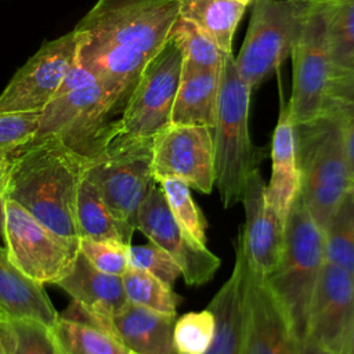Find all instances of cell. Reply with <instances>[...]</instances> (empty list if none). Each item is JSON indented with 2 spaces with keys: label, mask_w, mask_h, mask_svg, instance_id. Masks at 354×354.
Wrapping results in <instances>:
<instances>
[{
  "label": "cell",
  "mask_w": 354,
  "mask_h": 354,
  "mask_svg": "<svg viewBox=\"0 0 354 354\" xmlns=\"http://www.w3.org/2000/svg\"><path fill=\"white\" fill-rule=\"evenodd\" d=\"M234 1H236V3H241V4H243V6H249V4H252V3H254L256 0H234Z\"/></svg>",
  "instance_id": "bcb514c9"
},
{
  "label": "cell",
  "mask_w": 354,
  "mask_h": 354,
  "mask_svg": "<svg viewBox=\"0 0 354 354\" xmlns=\"http://www.w3.org/2000/svg\"><path fill=\"white\" fill-rule=\"evenodd\" d=\"M324 263V231L299 192L286 217L281 260L264 279L283 308L299 343L307 333L310 304Z\"/></svg>",
  "instance_id": "5b68a950"
},
{
  "label": "cell",
  "mask_w": 354,
  "mask_h": 354,
  "mask_svg": "<svg viewBox=\"0 0 354 354\" xmlns=\"http://www.w3.org/2000/svg\"><path fill=\"white\" fill-rule=\"evenodd\" d=\"M3 315H0V354H8L7 343L4 339V330H3Z\"/></svg>",
  "instance_id": "ee69618b"
},
{
  "label": "cell",
  "mask_w": 354,
  "mask_h": 354,
  "mask_svg": "<svg viewBox=\"0 0 354 354\" xmlns=\"http://www.w3.org/2000/svg\"><path fill=\"white\" fill-rule=\"evenodd\" d=\"M325 261L337 266L354 281V195L348 189L324 228Z\"/></svg>",
  "instance_id": "4316f807"
},
{
  "label": "cell",
  "mask_w": 354,
  "mask_h": 354,
  "mask_svg": "<svg viewBox=\"0 0 354 354\" xmlns=\"http://www.w3.org/2000/svg\"><path fill=\"white\" fill-rule=\"evenodd\" d=\"M10 166H11V156H0V194H4L7 180H8V173H10Z\"/></svg>",
  "instance_id": "60d3db41"
},
{
  "label": "cell",
  "mask_w": 354,
  "mask_h": 354,
  "mask_svg": "<svg viewBox=\"0 0 354 354\" xmlns=\"http://www.w3.org/2000/svg\"><path fill=\"white\" fill-rule=\"evenodd\" d=\"M79 239H111L131 243L134 230L120 221L109 209L95 185L83 174L76 199Z\"/></svg>",
  "instance_id": "cb8c5ba5"
},
{
  "label": "cell",
  "mask_w": 354,
  "mask_h": 354,
  "mask_svg": "<svg viewBox=\"0 0 354 354\" xmlns=\"http://www.w3.org/2000/svg\"><path fill=\"white\" fill-rule=\"evenodd\" d=\"M152 141L122 134L116 122L105 141L84 156L83 174L112 213L134 231L138 207L156 183L151 167Z\"/></svg>",
  "instance_id": "8992f818"
},
{
  "label": "cell",
  "mask_w": 354,
  "mask_h": 354,
  "mask_svg": "<svg viewBox=\"0 0 354 354\" xmlns=\"http://www.w3.org/2000/svg\"><path fill=\"white\" fill-rule=\"evenodd\" d=\"M122 108L101 82L55 95L40 112L36 138L55 137L88 156L115 129Z\"/></svg>",
  "instance_id": "ba28073f"
},
{
  "label": "cell",
  "mask_w": 354,
  "mask_h": 354,
  "mask_svg": "<svg viewBox=\"0 0 354 354\" xmlns=\"http://www.w3.org/2000/svg\"><path fill=\"white\" fill-rule=\"evenodd\" d=\"M332 76H354V53L340 66L333 69Z\"/></svg>",
  "instance_id": "b9f144b4"
},
{
  "label": "cell",
  "mask_w": 354,
  "mask_h": 354,
  "mask_svg": "<svg viewBox=\"0 0 354 354\" xmlns=\"http://www.w3.org/2000/svg\"><path fill=\"white\" fill-rule=\"evenodd\" d=\"M354 324V281L335 264L324 263L310 304L307 333L342 354Z\"/></svg>",
  "instance_id": "2e32d148"
},
{
  "label": "cell",
  "mask_w": 354,
  "mask_h": 354,
  "mask_svg": "<svg viewBox=\"0 0 354 354\" xmlns=\"http://www.w3.org/2000/svg\"><path fill=\"white\" fill-rule=\"evenodd\" d=\"M152 176L156 183L178 178L210 194L214 187V148L210 127L167 124L152 141Z\"/></svg>",
  "instance_id": "7c38bea8"
},
{
  "label": "cell",
  "mask_w": 354,
  "mask_h": 354,
  "mask_svg": "<svg viewBox=\"0 0 354 354\" xmlns=\"http://www.w3.org/2000/svg\"><path fill=\"white\" fill-rule=\"evenodd\" d=\"M62 314L104 328L129 351L138 354H176L173 344L176 314L158 313L129 303L126 308L112 317H100L84 311L75 301Z\"/></svg>",
  "instance_id": "ac0fdd59"
},
{
  "label": "cell",
  "mask_w": 354,
  "mask_h": 354,
  "mask_svg": "<svg viewBox=\"0 0 354 354\" xmlns=\"http://www.w3.org/2000/svg\"><path fill=\"white\" fill-rule=\"evenodd\" d=\"M350 191H351L353 195H354V178H353V181H351V184H350Z\"/></svg>",
  "instance_id": "7dc6e473"
},
{
  "label": "cell",
  "mask_w": 354,
  "mask_h": 354,
  "mask_svg": "<svg viewBox=\"0 0 354 354\" xmlns=\"http://www.w3.org/2000/svg\"><path fill=\"white\" fill-rule=\"evenodd\" d=\"M50 333L59 354H129L104 328L64 314L50 326Z\"/></svg>",
  "instance_id": "484cf974"
},
{
  "label": "cell",
  "mask_w": 354,
  "mask_h": 354,
  "mask_svg": "<svg viewBox=\"0 0 354 354\" xmlns=\"http://www.w3.org/2000/svg\"><path fill=\"white\" fill-rule=\"evenodd\" d=\"M216 329L213 313L206 307L189 311L174 322L173 344L176 354H206Z\"/></svg>",
  "instance_id": "4dcf8cb0"
},
{
  "label": "cell",
  "mask_w": 354,
  "mask_h": 354,
  "mask_svg": "<svg viewBox=\"0 0 354 354\" xmlns=\"http://www.w3.org/2000/svg\"><path fill=\"white\" fill-rule=\"evenodd\" d=\"M77 48L75 30L43 41L0 93V111H41L55 97Z\"/></svg>",
  "instance_id": "4fadbf2b"
},
{
  "label": "cell",
  "mask_w": 354,
  "mask_h": 354,
  "mask_svg": "<svg viewBox=\"0 0 354 354\" xmlns=\"http://www.w3.org/2000/svg\"><path fill=\"white\" fill-rule=\"evenodd\" d=\"M300 167V194L324 231L333 212L350 189L342 123L332 105L317 118L295 124Z\"/></svg>",
  "instance_id": "277c9868"
},
{
  "label": "cell",
  "mask_w": 354,
  "mask_h": 354,
  "mask_svg": "<svg viewBox=\"0 0 354 354\" xmlns=\"http://www.w3.org/2000/svg\"><path fill=\"white\" fill-rule=\"evenodd\" d=\"M178 0H97L76 24L77 61L123 108L147 64L166 46Z\"/></svg>",
  "instance_id": "6da1fadb"
},
{
  "label": "cell",
  "mask_w": 354,
  "mask_h": 354,
  "mask_svg": "<svg viewBox=\"0 0 354 354\" xmlns=\"http://www.w3.org/2000/svg\"><path fill=\"white\" fill-rule=\"evenodd\" d=\"M129 267L145 271L163 283L173 286L181 277V268L174 259L158 245L148 242L144 245H129Z\"/></svg>",
  "instance_id": "e575fe53"
},
{
  "label": "cell",
  "mask_w": 354,
  "mask_h": 354,
  "mask_svg": "<svg viewBox=\"0 0 354 354\" xmlns=\"http://www.w3.org/2000/svg\"><path fill=\"white\" fill-rule=\"evenodd\" d=\"M84 156L55 137L35 138L11 156L4 198L58 235L79 241L77 189Z\"/></svg>",
  "instance_id": "7a4b0ae2"
},
{
  "label": "cell",
  "mask_w": 354,
  "mask_h": 354,
  "mask_svg": "<svg viewBox=\"0 0 354 354\" xmlns=\"http://www.w3.org/2000/svg\"><path fill=\"white\" fill-rule=\"evenodd\" d=\"M292 95L288 101L295 124L321 115L329 101L333 58L329 36V0H310L292 53Z\"/></svg>",
  "instance_id": "52a82bcc"
},
{
  "label": "cell",
  "mask_w": 354,
  "mask_h": 354,
  "mask_svg": "<svg viewBox=\"0 0 354 354\" xmlns=\"http://www.w3.org/2000/svg\"><path fill=\"white\" fill-rule=\"evenodd\" d=\"M300 192V167L296 130L289 105L281 97L278 120L271 144V177L266 184L267 202L286 221L288 213Z\"/></svg>",
  "instance_id": "ffe728a7"
},
{
  "label": "cell",
  "mask_w": 354,
  "mask_h": 354,
  "mask_svg": "<svg viewBox=\"0 0 354 354\" xmlns=\"http://www.w3.org/2000/svg\"><path fill=\"white\" fill-rule=\"evenodd\" d=\"M170 39L181 51L183 64L194 68L221 71L227 57L230 55L228 53L223 51L207 35L183 17H178L176 21Z\"/></svg>",
  "instance_id": "83f0119b"
},
{
  "label": "cell",
  "mask_w": 354,
  "mask_h": 354,
  "mask_svg": "<svg viewBox=\"0 0 354 354\" xmlns=\"http://www.w3.org/2000/svg\"><path fill=\"white\" fill-rule=\"evenodd\" d=\"M122 281L129 303L158 313L176 314L180 297L173 292L171 286L156 277L129 267L122 275Z\"/></svg>",
  "instance_id": "f1b7e54d"
},
{
  "label": "cell",
  "mask_w": 354,
  "mask_h": 354,
  "mask_svg": "<svg viewBox=\"0 0 354 354\" xmlns=\"http://www.w3.org/2000/svg\"><path fill=\"white\" fill-rule=\"evenodd\" d=\"M165 194L167 206L176 221L199 245L207 246L206 218L191 196V188L178 178H166L158 183Z\"/></svg>",
  "instance_id": "f546056e"
},
{
  "label": "cell",
  "mask_w": 354,
  "mask_h": 354,
  "mask_svg": "<svg viewBox=\"0 0 354 354\" xmlns=\"http://www.w3.org/2000/svg\"><path fill=\"white\" fill-rule=\"evenodd\" d=\"M342 354H354V324L351 326L350 335L347 337V342H346V346H344V350Z\"/></svg>",
  "instance_id": "7bdbcfd3"
},
{
  "label": "cell",
  "mask_w": 354,
  "mask_h": 354,
  "mask_svg": "<svg viewBox=\"0 0 354 354\" xmlns=\"http://www.w3.org/2000/svg\"><path fill=\"white\" fill-rule=\"evenodd\" d=\"M335 108L340 118L350 184L354 178V98L353 100H330L328 102Z\"/></svg>",
  "instance_id": "8d00e7d4"
},
{
  "label": "cell",
  "mask_w": 354,
  "mask_h": 354,
  "mask_svg": "<svg viewBox=\"0 0 354 354\" xmlns=\"http://www.w3.org/2000/svg\"><path fill=\"white\" fill-rule=\"evenodd\" d=\"M221 71L183 64L170 123L213 129L220 94Z\"/></svg>",
  "instance_id": "603a6c76"
},
{
  "label": "cell",
  "mask_w": 354,
  "mask_h": 354,
  "mask_svg": "<svg viewBox=\"0 0 354 354\" xmlns=\"http://www.w3.org/2000/svg\"><path fill=\"white\" fill-rule=\"evenodd\" d=\"M245 224L238 234L250 271L266 279L277 268L285 239V220L267 202L266 183L256 170L248 180L242 201Z\"/></svg>",
  "instance_id": "e0dca14e"
},
{
  "label": "cell",
  "mask_w": 354,
  "mask_h": 354,
  "mask_svg": "<svg viewBox=\"0 0 354 354\" xmlns=\"http://www.w3.org/2000/svg\"><path fill=\"white\" fill-rule=\"evenodd\" d=\"M84 311L112 317L129 306L122 277L93 267L79 252L72 271L57 283Z\"/></svg>",
  "instance_id": "44dd1931"
},
{
  "label": "cell",
  "mask_w": 354,
  "mask_h": 354,
  "mask_svg": "<svg viewBox=\"0 0 354 354\" xmlns=\"http://www.w3.org/2000/svg\"><path fill=\"white\" fill-rule=\"evenodd\" d=\"M4 202L6 198L0 194V241H3V230H4Z\"/></svg>",
  "instance_id": "f6af8a7d"
},
{
  "label": "cell",
  "mask_w": 354,
  "mask_h": 354,
  "mask_svg": "<svg viewBox=\"0 0 354 354\" xmlns=\"http://www.w3.org/2000/svg\"><path fill=\"white\" fill-rule=\"evenodd\" d=\"M8 354H59L50 328L35 319L3 318Z\"/></svg>",
  "instance_id": "1f68e13d"
},
{
  "label": "cell",
  "mask_w": 354,
  "mask_h": 354,
  "mask_svg": "<svg viewBox=\"0 0 354 354\" xmlns=\"http://www.w3.org/2000/svg\"><path fill=\"white\" fill-rule=\"evenodd\" d=\"M353 98H354V76H332L330 87H329V101L330 100H353Z\"/></svg>",
  "instance_id": "f35d334b"
},
{
  "label": "cell",
  "mask_w": 354,
  "mask_h": 354,
  "mask_svg": "<svg viewBox=\"0 0 354 354\" xmlns=\"http://www.w3.org/2000/svg\"><path fill=\"white\" fill-rule=\"evenodd\" d=\"M129 245L111 239H79V252L97 270L122 277L129 268Z\"/></svg>",
  "instance_id": "d590c367"
},
{
  "label": "cell",
  "mask_w": 354,
  "mask_h": 354,
  "mask_svg": "<svg viewBox=\"0 0 354 354\" xmlns=\"http://www.w3.org/2000/svg\"><path fill=\"white\" fill-rule=\"evenodd\" d=\"M310 0H256L235 65L253 90L290 55Z\"/></svg>",
  "instance_id": "9c48e42d"
},
{
  "label": "cell",
  "mask_w": 354,
  "mask_h": 354,
  "mask_svg": "<svg viewBox=\"0 0 354 354\" xmlns=\"http://www.w3.org/2000/svg\"><path fill=\"white\" fill-rule=\"evenodd\" d=\"M181 68V51L170 39L147 64L133 87L118 119V129L122 134L152 140L170 124Z\"/></svg>",
  "instance_id": "8fae6325"
},
{
  "label": "cell",
  "mask_w": 354,
  "mask_h": 354,
  "mask_svg": "<svg viewBox=\"0 0 354 354\" xmlns=\"http://www.w3.org/2000/svg\"><path fill=\"white\" fill-rule=\"evenodd\" d=\"M3 242L11 263L39 285H57L75 264L79 241L64 238L6 199Z\"/></svg>",
  "instance_id": "30bf717a"
},
{
  "label": "cell",
  "mask_w": 354,
  "mask_h": 354,
  "mask_svg": "<svg viewBox=\"0 0 354 354\" xmlns=\"http://www.w3.org/2000/svg\"><path fill=\"white\" fill-rule=\"evenodd\" d=\"M136 227L149 242L167 252L181 268L188 286H201L212 281L221 260L207 246L199 245L173 217L162 187L155 183L137 212Z\"/></svg>",
  "instance_id": "5bb4252c"
},
{
  "label": "cell",
  "mask_w": 354,
  "mask_h": 354,
  "mask_svg": "<svg viewBox=\"0 0 354 354\" xmlns=\"http://www.w3.org/2000/svg\"><path fill=\"white\" fill-rule=\"evenodd\" d=\"M246 270V254L238 235L232 271L207 306L214 315L216 329L206 354H241Z\"/></svg>",
  "instance_id": "d6986e66"
},
{
  "label": "cell",
  "mask_w": 354,
  "mask_h": 354,
  "mask_svg": "<svg viewBox=\"0 0 354 354\" xmlns=\"http://www.w3.org/2000/svg\"><path fill=\"white\" fill-rule=\"evenodd\" d=\"M252 88L241 79L230 54L221 69L216 120L212 129L214 184L225 209L242 201L249 177L259 170L260 149L250 140L249 105Z\"/></svg>",
  "instance_id": "3957f363"
},
{
  "label": "cell",
  "mask_w": 354,
  "mask_h": 354,
  "mask_svg": "<svg viewBox=\"0 0 354 354\" xmlns=\"http://www.w3.org/2000/svg\"><path fill=\"white\" fill-rule=\"evenodd\" d=\"M0 315L10 319H35L51 326L58 313L44 286L25 277L8 259L0 245Z\"/></svg>",
  "instance_id": "7402d4cb"
},
{
  "label": "cell",
  "mask_w": 354,
  "mask_h": 354,
  "mask_svg": "<svg viewBox=\"0 0 354 354\" xmlns=\"http://www.w3.org/2000/svg\"><path fill=\"white\" fill-rule=\"evenodd\" d=\"M129 354H138V353H134V351H129Z\"/></svg>",
  "instance_id": "c3c4849f"
},
{
  "label": "cell",
  "mask_w": 354,
  "mask_h": 354,
  "mask_svg": "<svg viewBox=\"0 0 354 354\" xmlns=\"http://www.w3.org/2000/svg\"><path fill=\"white\" fill-rule=\"evenodd\" d=\"M180 17L192 22L223 51L232 53V40L246 6L234 0H178Z\"/></svg>",
  "instance_id": "d4e9b609"
},
{
  "label": "cell",
  "mask_w": 354,
  "mask_h": 354,
  "mask_svg": "<svg viewBox=\"0 0 354 354\" xmlns=\"http://www.w3.org/2000/svg\"><path fill=\"white\" fill-rule=\"evenodd\" d=\"M95 82H100L97 79V76L90 69L83 66L76 58L73 65L71 66V69L66 72V75H65V77H64V80H62V83H61L55 95L72 91L75 88H79V87H83V86H87V84H93Z\"/></svg>",
  "instance_id": "74e56055"
},
{
  "label": "cell",
  "mask_w": 354,
  "mask_h": 354,
  "mask_svg": "<svg viewBox=\"0 0 354 354\" xmlns=\"http://www.w3.org/2000/svg\"><path fill=\"white\" fill-rule=\"evenodd\" d=\"M299 354H335L321 343H318L315 339L306 336L304 340L300 343Z\"/></svg>",
  "instance_id": "ab89813d"
},
{
  "label": "cell",
  "mask_w": 354,
  "mask_h": 354,
  "mask_svg": "<svg viewBox=\"0 0 354 354\" xmlns=\"http://www.w3.org/2000/svg\"><path fill=\"white\" fill-rule=\"evenodd\" d=\"M299 347L278 299L248 266L241 354H299Z\"/></svg>",
  "instance_id": "9a60e30c"
},
{
  "label": "cell",
  "mask_w": 354,
  "mask_h": 354,
  "mask_svg": "<svg viewBox=\"0 0 354 354\" xmlns=\"http://www.w3.org/2000/svg\"><path fill=\"white\" fill-rule=\"evenodd\" d=\"M41 111H0V156H12L36 138Z\"/></svg>",
  "instance_id": "d6a6232c"
},
{
  "label": "cell",
  "mask_w": 354,
  "mask_h": 354,
  "mask_svg": "<svg viewBox=\"0 0 354 354\" xmlns=\"http://www.w3.org/2000/svg\"><path fill=\"white\" fill-rule=\"evenodd\" d=\"M329 36L335 69L354 53V0H329Z\"/></svg>",
  "instance_id": "836d02e7"
}]
</instances>
